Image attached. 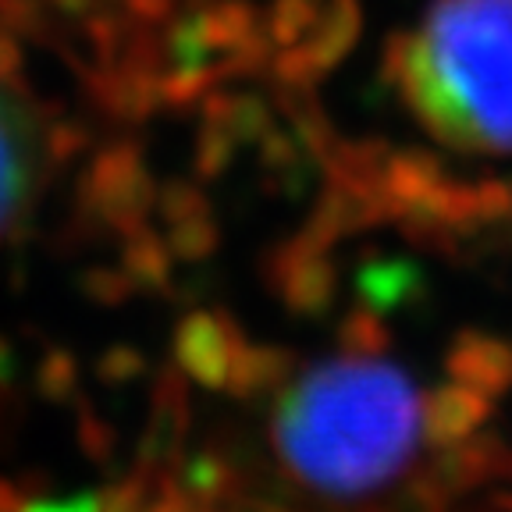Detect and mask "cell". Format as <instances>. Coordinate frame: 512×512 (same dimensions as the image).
I'll return each mask as SVG.
<instances>
[{"mask_svg": "<svg viewBox=\"0 0 512 512\" xmlns=\"http://www.w3.org/2000/svg\"><path fill=\"white\" fill-rule=\"evenodd\" d=\"M424 409L406 370L345 352L299 377L274 409V441L306 488L360 498L409 466Z\"/></svg>", "mask_w": 512, "mask_h": 512, "instance_id": "cell-1", "label": "cell"}, {"mask_svg": "<svg viewBox=\"0 0 512 512\" xmlns=\"http://www.w3.org/2000/svg\"><path fill=\"white\" fill-rule=\"evenodd\" d=\"M384 75L438 143L512 153V0H434L392 36Z\"/></svg>", "mask_w": 512, "mask_h": 512, "instance_id": "cell-2", "label": "cell"}, {"mask_svg": "<svg viewBox=\"0 0 512 512\" xmlns=\"http://www.w3.org/2000/svg\"><path fill=\"white\" fill-rule=\"evenodd\" d=\"M54 139L25 89L0 68V242L29 221L47 185Z\"/></svg>", "mask_w": 512, "mask_h": 512, "instance_id": "cell-3", "label": "cell"}, {"mask_svg": "<svg viewBox=\"0 0 512 512\" xmlns=\"http://www.w3.org/2000/svg\"><path fill=\"white\" fill-rule=\"evenodd\" d=\"M360 0H328L317 15V25L310 29L303 43L285 47V54L274 57V72H278L285 89H310L320 75H328L360 36Z\"/></svg>", "mask_w": 512, "mask_h": 512, "instance_id": "cell-4", "label": "cell"}, {"mask_svg": "<svg viewBox=\"0 0 512 512\" xmlns=\"http://www.w3.org/2000/svg\"><path fill=\"white\" fill-rule=\"evenodd\" d=\"M271 285L278 288L288 310L303 313V317H320L335 303L338 292V271L331 264L328 246H320L306 235L292 239L271 260Z\"/></svg>", "mask_w": 512, "mask_h": 512, "instance_id": "cell-5", "label": "cell"}, {"mask_svg": "<svg viewBox=\"0 0 512 512\" xmlns=\"http://www.w3.org/2000/svg\"><path fill=\"white\" fill-rule=\"evenodd\" d=\"M242 345H246V338L235 328L232 317H221V313H189L178 324L175 356H178V367L189 377H196L200 384H207V388H228V374H232V363Z\"/></svg>", "mask_w": 512, "mask_h": 512, "instance_id": "cell-6", "label": "cell"}, {"mask_svg": "<svg viewBox=\"0 0 512 512\" xmlns=\"http://www.w3.org/2000/svg\"><path fill=\"white\" fill-rule=\"evenodd\" d=\"M445 370L456 384L498 399L512 388V345L484 331H463L448 349Z\"/></svg>", "mask_w": 512, "mask_h": 512, "instance_id": "cell-7", "label": "cell"}, {"mask_svg": "<svg viewBox=\"0 0 512 512\" xmlns=\"http://www.w3.org/2000/svg\"><path fill=\"white\" fill-rule=\"evenodd\" d=\"M488 395L473 392L466 384H441L434 388L431 399L424 406V434L434 448H452L470 441L473 434L484 427V420L491 416Z\"/></svg>", "mask_w": 512, "mask_h": 512, "instance_id": "cell-8", "label": "cell"}, {"mask_svg": "<svg viewBox=\"0 0 512 512\" xmlns=\"http://www.w3.org/2000/svg\"><path fill=\"white\" fill-rule=\"evenodd\" d=\"M288 367H292V356H288V352L274 349V345L246 342L239 349V356H235L232 374H228V392L242 395V399L256 392H267V388H274V384L288 374Z\"/></svg>", "mask_w": 512, "mask_h": 512, "instance_id": "cell-9", "label": "cell"}, {"mask_svg": "<svg viewBox=\"0 0 512 512\" xmlns=\"http://www.w3.org/2000/svg\"><path fill=\"white\" fill-rule=\"evenodd\" d=\"M416 288H420V271L402 260H381V264H367L360 271L363 306H370L374 313L402 306Z\"/></svg>", "mask_w": 512, "mask_h": 512, "instance_id": "cell-10", "label": "cell"}, {"mask_svg": "<svg viewBox=\"0 0 512 512\" xmlns=\"http://www.w3.org/2000/svg\"><path fill=\"white\" fill-rule=\"evenodd\" d=\"M317 0H274L267 11L264 32L274 47H296L310 36V29L317 25Z\"/></svg>", "mask_w": 512, "mask_h": 512, "instance_id": "cell-11", "label": "cell"}, {"mask_svg": "<svg viewBox=\"0 0 512 512\" xmlns=\"http://www.w3.org/2000/svg\"><path fill=\"white\" fill-rule=\"evenodd\" d=\"M342 342L345 352H367V356H377V352L388 345V331L381 324V313H374L370 306H360L352 310L349 317L342 320Z\"/></svg>", "mask_w": 512, "mask_h": 512, "instance_id": "cell-12", "label": "cell"}, {"mask_svg": "<svg viewBox=\"0 0 512 512\" xmlns=\"http://www.w3.org/2000/svg\"><path fill=\"white\" fill-rule=\"evenodd\" d=\"M228 484H232V470L217 456H196L189 463V470H185V491L207 505L214 498L228 495Z\"/></svg>", "mask_w": 512, "mask_h": 512, "instance_id": "cell-13", "label": "cell"}, {"mask_svg": "<svg viewBox=\"0 0 512 512\" xmlns=\"http://www.w3.org/2000/svg\"><path fill=\"white\" fill-rule=\"evenodd\" d=\"M217 246V224L207 214L189 217V221H178L175 232H171V249L185 260H203Z\"/></svg>", "mask_w": 512, "mask_h": 512, "instance_id": "cell-14", "label": "cell"}, {"mask_svg": "<svg viewBox=\"0 0 512 512\" xmlns=\"http://www.w3.org/2000/svg\"><path fill=\"white\" fill-rule=\"evenodd\" d=\"M239 139L232 136V132H224V128L217 125H207V132H203L200 139V150H196V168L203 171V175H217V171L228 168V160H232V150Z\"/></svg>", "mask_w": 512, "mask_h": 512, "instance_id": "cell-15", "label": "cell"}, {"mask_svg": "<svg viewBox=\"0 0 512 512\" xmlns=\"http://www.w3.org/2000/svg\"><path fill=\"white\" fill-rule=\"evenodd\" d=\"M164 217H168L171 224L178 221H189V217H200L207 214V203H203V196L192 185H171L168 196H164Z\"/></svg>", "mask_w": 512, "mask_h": 512, "instance_id": "cell-16", "label": "cell"}, {"mask_svg": "<svg viewBox=\"0 0 512 512\" xmlns=\"http://www.w3.org/2000/svg\"><path fill=\"white\" fill-rule=\"evenodd\" d=\"M146 512H210L207 502H200V498H192L189 491H178V488H168L164 495L157 498V502H150V509Z\"/></svg>", "mask_w": 512, "mask_h": 512, "instance_id": "cell-17", "label": "cell"}, {"mask_svg": "<svg viewBox=\"0 0 512 512\" xmlns=\"http://www.w3.org/2000/svg\"><path fill=\"white\" fill-rule=\"evenodd\" d=\"M25 512H100L96 498H72V502H43V505H32Z\"/></svg>", "mask_w": 512, "mask_h": 512, "instance_id": "cell-18", "label": "cell"}]
</instances>
